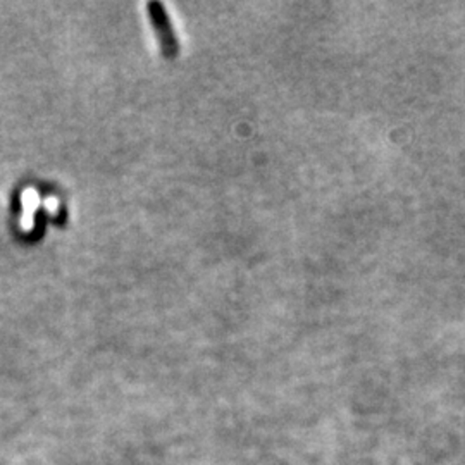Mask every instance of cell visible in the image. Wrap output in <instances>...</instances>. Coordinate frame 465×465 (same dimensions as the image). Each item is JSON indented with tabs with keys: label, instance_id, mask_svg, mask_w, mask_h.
Returning a JSON list of instances; mask_svg holds the SVG:
<instances>
[{
	"label": "cell",
	"instance_id": "cell-1",
	"mask_svg": "<svg viewBox=\"0 0 465 465\" xmlns=\"http://www.w3.org/2000/svg\"><path fill=\"white\" fill-rule=\"evenodd\" d=\"M147 13H149L150 23L155 30L161 52L166 59H174L180 54V40L174 34L173 23L167 16L166 9L161 2H149L147 4Z\"/></svg>",
	"mask_w": 465,
	"mask_h": 465
}]
</instances>
